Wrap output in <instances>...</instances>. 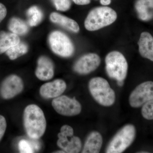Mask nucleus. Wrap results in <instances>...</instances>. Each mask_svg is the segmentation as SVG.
Wrapping results in <instances>:
<instances>
[{"label": "nucleus", "mask_w": 153, "mask_h": 153, "mask_svg": "<svg viewBox=\"0 0 153 153\" xmlns=\"http://www.w3.org/2000/svg\"><path fill=\"white\" fill-rule=\"evenodd\" d=\"M28 50L27 45L25 43L20 42L9 49L5 53L10 60H14L26 54Z\"/></svg>", "instance_id": "obj_21"}, {"label": "nucleus", "mask_w": 153, "mask_h": 153, "mask_svg": "<svg viewBox=\"0 0 153 153\" xmlns=\"http://www.w3.org/2000/svg\"><path fill=\"white\" fill-rule=\"evenodd\" d=\"M143 117L148 120H153V100L143 105L141 110Z\"/></svg>", "instance_id": "obj_22"}, {"label": "nucleus", "mask_w": 153, "mask_h": 153, "mask_svg": "<svg viewBox=\"0 0 153 153\" xmlns=\"http://www.w3.org/2000/svg\"><path fill=\"white\" fill-rule=\"evenodd\" d=\"M7 14V10L5 6L0 3V23L5 18Z\"/></svg>", "instance_id": "obj_26"}, {"label": "nucleus", "mask_w": 153, "mask_h": 153, "mask_svg": "<svg viewBox=\"0 0 153 153\" xmlns=\"http://www.w3.org/2000/svg\"><path fill=\"white\" fill-rule=\"evenodd\" d=\"M48 42L52 52L59 56L68 57L74 53V45L71 40L65 33L60 31H53L50 33Z\"/></svg>", "instance_id": "obj_6"}, {"label": "nucleus", "mask_w": 153, "mask_h": 153, "mask_svg": "<svg viewBox=\"0 0 153 153\" xmlns=\"http://www.w3.org/2000/svg\"><path fill=\"white\" fill-rule=\"evenodd\" d=\"M23 88L24 83L21 77L12 74L7 76L2 82L0 95L4 99H10L21 93Z\"/></svg>", "instance_id": "obj_10"}, {"label": "nucleus", "mask_w": 153, "mask_h": 153, "mask_svg": "<svg viewBox=\"0 0 153 153\" xmlns=\"http://www.w3.org/2000/svg\"><path fill=\"white\" fill-rule=\"evenodd\" d=\"M136 134L134 126L131 124L124 126L111 141L107 147L106 153L123 152L133 142Z\"/></svg>", "instance_id": "obj_5"}, {"label": "nucleus", "mask_w": 153, "mask_h": 153, "mask_svg": "<svg viewBox=\"0 0 153 153\" xmlns=\"http://www.w3.org/2000/svg\"><path fill=\"white\" fill-rule=\"evenodd\" d=\"M66 84L63 79H57L43 84L40 89L41 96L45 98H56L64 92Z\"/></svg>", "instance_id": "obj_12"}, {"label": "nucleus", "mask_w": 153, "mask_h": 153, "mask_svg": "<svg viewBox=\"0 0 153 153\" xmlns=\"http://www.w3.org/2000/svg\"><path fill=\"white\" fill-rule=\"evenodd\" d=\"M74 130L71 127L63 126L57 135V145L65 153H79L82 148L81 140L78 137L73 136Z\"/></svg>", "instance_id": "obj_7"}, {"label": "nucleus", "mask_w": 153, "mask_h": 153, "mask_svg": "<svg viewBox=\"0 0 153 153\" xmlns=\"http://www.w3.org/2000/svg\"><path fill=\"white\" fill-rule=\"evenodd\" d=\"M19 150L22 153H31L34 152L31 143L26 140H22L19 142Z\"/></svg>", "instance_id": "obj_24"}, {"label": "nucleus", "mask_w": 153, "mask_h": 153, "mask_svg": "<svg viewBox=\"0 0 153 153\" xmlns=\"http://www.w3.org/2000/svg\"><path fill=\"white\" fill-rule=\"evenodd\" d=\"M31 143L34 150H38L40 149V144L37 141H32Z\"/></svg>", "instance_id": "obj_28"}, {"label": "nucleus", "mask_w": 153, "mask_h": 153, "mask_svg": "<svg viewBox=\"0 0 153 153\" xmlns=\"http://www.w3.org/2000/svg\"><path fill=\"white\" fill-rule=\"evenodd\" d=\"M153 100V82L146 81L137 86L131 94L129 102L131 106L139 108Z\"/></svg>", "instance_id": "obj_9"}, {"label": "nucleus", "mask_w": 153, "mask_h": 153, "mask_svg": "<svg viewBox=\"0 0 153 153\" xmlns=\"http://www.w3.org/2000/svg\"><path fill=\"white\" fill-rule=\"evenodd\" d=\"M88 88L96 101L104 106H111L115 100V94L106 79L94 77L90 80Z\"/></svg>", "instance_id": "obj_3"}, {"label": "nucleus", "mask_w": 153, "mask_h": 153, "mask_svg": "<svg viewBox=\"0 0 153 153\" xmlns=\"http://www.w3.org/2000/svg\"><path fill=\"white\" fill-rule=\"evenodd\" d=\"M57 10L66 11L70 9L71 6L70 0H51Z\"/></svg>", "instance_id": "obj_23"}, {"label": "nucleus", "mask_w": 153, "mask_h": 153, "mask_svg": "<svg viewBox=\"0 0 153 153\" xmlns=\"http://www.w3.org/2000/svg\"><path fill=\"white\" fill-rule=\"evenodd\" d=\"M49 18L52 23L60 25L66 30L74 33L79 32V27L78 24L68 17L54 12L50 14Z\"/></svg>", "instance_id": "obj_15"}, {"label": "nucleus", "mask_w": 153, "mask_h": 153, "mask_svg": "<svg viewBox=\"0 0 153 153\" xmlns=\"http://www.w3.org/2000/svg\"><path fill=\"white\" fill-rule=\"evenodd\" d=\"M7 126L5 118L2 115H0V141L5 133Z\"/></svg>", "instance_id": "obj_25"}, {"label": "nucleus", "mask_w": 153, "mask_h": 153, "mask_svg": "<svg viewBox=\"0 0 153 153\" xmlns=\"http://www.w3.org/2000/svg\"><path fill=\"white\" fill-rule=\"evenodd\" d=\"M100 61V57L97 54H86L76 61L74 66V71L79 74H89L98 68Z\"/></svg>", "instance_id": "obj_11"}, {"label": "nucleus", "mask_w": 153, "mask_h": 153, "mask_svg": "<svg viewBox=\"0 0 153 153\" xmlns=\"http://www.w3.org/2000/svg\"><path fill=\"white\" fill-rule=\"evenodd\" d=\"M20 42V38L16 34L1 31L0 33V54L6 52Z\"/></svg>", "instance_id": "obj_17"}, {"label": "nucleus", "mask_w": 153, "mask_h": 153, "mask_svg": "<svg viewBox=\"0 0 153 153\" xmlns=\"http://www.w3.org/2000/svg\"><path fill=\"white\" fill-rule=\"evenodd\" d=\"M111 0H100V3L103 5H108L110 4Z\"/></svg>", "instance_id": "obj_29"}, {"label": "nucleus", "mask_w": 153, "mask_h": 153, "mask_svg": "<svg viewBox=\"0 0 153 153\" xmlns=\"http://www.w3.org/2000/svg\"><path fill=\"white\" fill-rule=\"evenodd\" d=\"M117 15L114 10L108 7H98L88 15L84 26L86 30L96 31L111 25L116 20Z\"/></svg>", "instance_id": "obj_2"}, {"label": "nucleus", "mask_w": 153, "mask_h": 153, "mask_svg": "<svg viewBox=\"0 0 153 153\" xmlns=\"http://www.w3.org/2000/svg\"><path fill=\"white\" fill-rule=\"evenodd\" d=\"M102 144V137L100 134L97 131L92 132L87 137L82 153H99Z\"/></svg>", "instance_id": "obj_16"}, {"label": "nucleus", "mask_w": 153, "mask_h": 153, "mask_svg": "<svg viewBox=\"0 0 153 153\" xmlns=\"http://www.w3.org/2000/svg\"><path fill=\"white\" fill-rule=\"evenodd\" d=\"M140 55L145 58L153 61V38L148 32L141 34L138 42Z\"/></svg>", "instance_id": "obj_14"}, {"label": "nucleus", "mask_w": 153, "mask_h": 153, "mask_svg": "<svg viewBox=\"0 0 153 153\" xmlns=\"http://www.w3.org/2000/svg\"><path fill=\"white\" fill-rule=\"evenodd\" d=\"M117 81V84L119 86H122L123 85V80H120V81Z\"/></svg>", "instance_id": "obj_30"}, {"label": "nucleus", "mask_w": 153, "mask_h": 153, "mask_svg": "<svg viewBox=\"0 0 153 153\" xmlns=\"http://www.w3.org/2000/svg\"><path fill=\"white\" fill-rule=\"evenodd\" d=\"M105 62L108 76L117 81H124L128 68L127 62L124 55L117 51L110 52L105 57Z\"/></svg>", "instance_id": "obj_4"}, {"label": "nucleus", "mask_w": 153, "mask_h": 153, "mask_svg": "<svg viewBox=\"0 0 153 153\" xmlns=\"http://www.w3.org/2000/svg\"><path fill=\"white\" fill-rule=\"evenodd\" d=\"M36 76L40 80L52 79L54 75V65L49 57L42 56L38 58L36 71Z\"/></svg>", "instance_id": "obj_13"}, {"label": "nucleus", "mask_w": 153, "mask_h": 153, "mask_svg": "<svg viewBox=\"0 0 153 153\" xmlns=\"http://www.w3.org/2000/svg\"><path fill=\"white\" fill-rule=\"evenodd\" d=\"M76 4L79 5H87L90 3V0H72Z\"/></svg>", "instance_id": "obj_27"}, {"label": "nucleus", "mask_w": 153, "mask_h": 153, "mask_svg": "<svg viewBox=\"0 0 153 153\" xmlns=\"http://www.w3.org/2000/svg\"><path fill=\"white\" fill-rule=\"evenodd\" d=\"M8 27L11 33L19 36L26 35L29 31V27L27 23L16 17H13L10 19Z\"/></svg>", "instance_id": "obj_18"}, {"label": "nucleus", "mask_w": 153, "mask_h": 153, "mask_svg": "<svg viewBox=\"0 0 153 153\" xmlns=\"http://www.w3.org/2000/svg\"><path fill=\"white\" fill-rule=\"evenodd\" d=\"M24 123L27 134L33 139L41 137L46 131L47 122L44 112L36 105L26 107L24 111Z\"/></svg>", "instance_id": "obj_1"}, {"label": "nucleus", "mask_w": 153, "mask_h": 153, "mask_svg": "<svg viewBox=\"0 0 153 153\" xmlns=\"http://www.w3.org/2000/svg\"><path fill=\"white\" fill-rule=\"evenodd\" d=\"M28 25L31 27H36L39 25L43 19L44 15L42 11L38 7L32 6L27 12Z\"/></svg>", "instance_id": "obj_20"}, {"label": "nucleus", "mask_w": 153, "mask_h": 153, "mask_svg": "<svg viewBox=\"0 0 153 153\" xmlns=\"http://www.w3.org/2000/svg\"><path fill=\"white\" fill-rule=\"evenodd\" d=\"M135 8L140 19L143 20L149 19L152 15L149 10L153 8V0H138Z\"/></svg>", "instance_id": "obj_19"}, {"label": "nucleus", "mask_w": 153, "mask_h": 153, "mask_svg": "<svg viewBox=\"0 0 153 153\" xmlns=\"http://www.w3.org/2000/svg\"><path fill=\"white\" fill-rule=\"evenodd\" d=\"M53 108L59 114L65 116H74L81 112L82 107L76 99L65 95L56 97L52 102Z\"/></svg>", "instance_id": "obj_8"}]
</instances>
